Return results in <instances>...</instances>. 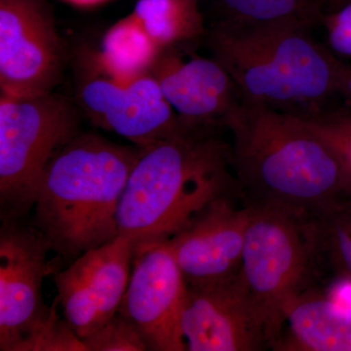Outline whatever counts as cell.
<instances>
[{"label":"cell","instance_id":"1","mask_svg":"<svg viewBox=\"0 0 351 351\" xmlns=\"http://www.w3.org/2000/svg\"><path fill=\"white\" fill-rule=\"evenodd\" d=\"M233 172L245 205L316 219L351 203V173L299 117L242 98L228 115Z\"/></svg>","mask_w":351,"mask_h":351},{"label":"cell","instance_id":"2","mask_svg":"<svg viewBox=\"0 0 351 351\" xmlns=\"http://www.w3.org/2000/svg\"><path fill=\"white\" fill-rule=\"evenodd\" d=\"M216 126L189 125L140 147L117 211L119 234L135 245L165 241L213 201L239 195L232 147Z\"/></svg>","mask_w":351,"mask_h":351},{"label":"cell","instance_id":"3","mask_svg":"<svg viewBox=\"0 0 351 351\" xmlns=\"http://www.w3.org/2000/svg\"><path fill=\"white\" fill-rule=\"evenodd\" d=\"M301 23L237 24L219 21L206 34L208 48L244 100L309 119L332 110L348 66L332 56Z\"/></svg>","mask_w":351,"mask_h":351},{"label":"cell","instance_id":"4","mask_svg":"<svg viewBox=\"0 0 351 351\" xmlns=\"http://www.w3.org/2000/svg\"><path fill=\"white\" fill-rule=\"evenodd\" d=\"M140 147L80 133L58 149L39 179L32 223L59 262L114 239L122 193Z\"/></svg>","mask_w":351,"mask_h":351},{"label":"cell","instance_id":"5","mask_svg":"<svg viewBox=\"0 0 351 351\" xmlns=\"http://www.w3.org/2000/svg\"><path fill=\"white\" fill-rule=\"evenodd\" d=\"M249 207L239 278L274 348L288 307L308 289L317 262L313 226L308 219L276 210Z\"/></svg>","mask_w":351,"mask_h":351},{"label":"cell","instance_id":"6","mask_svg":"<svg viewBox=\"0 0 351 351\" xmlns=\"http://www.w3.org/2000/svg\"><path fill=\"white\" fill-rule=\"evenodd\" d=\"M77 110L51 93L0 98V215L25 219L34 209L44 168L80 134Z\"/></svg>","mask_w":351,"mask_h":351},{"label":"cell","instance_id":"7","mask_svg":"<svg viewBox=\"0 0 351 351\" xmlns=\"http://www.w3.org/2000/svg\"><path fill=\"white\" fill-rule=\"evenodd\" d=\"M49 243L32 221H2L0 230V350L34 351L52 306L43 295Z\"/></svg>","mask_w":351,"mask_h":351},{"label":"cell","instance_id":"8","mask_svg":"<svg viewBox=\"0 0 351 351\" xmlns=\"http://www.w3.org/2000/svg\"><path fill=\"white\" fill-rule=\"evenodd\" d=\"M186 290L167 240L138 243L119 313L137 327L149 350L184 351L182 317Z\"/></svg>","mask_w":351,"mask_h":351},{"label":"cell","instance_id":"9","mask_svg":"<svg viewBox=\"0 0 351 351\" xmlns=\"http://www.w3.org/2000/svg\"><path fill=\"white\" fill-rule=\"evenodd\" d=\"M62 46L43 0H0L1 94H47L59 82Z\"/></svg>","mask_w":351,"mask_h":351},{"label":"cell","instance_id":"10","mask_svg":"<svg viewBox=\"0 0 351 351\" xmlns=\"http://www.w3.org/2000/svg\"><path fill=\"white\" fill-rule=\"evenodd\" d=\"M135 242L119 234L85 252L54 276L64 318L80 339L103 327L119 311L130 279Z\"/></svg>","mask_w":351,"mask_h":351},{"label":"cell","instance_id":"11","mask_svg":"<svg viewBox=\"0 0 351 351\" xmlns=\"http://www.w3.org/2000/svg\"><path fill=\"white\" fill-rule=\"evenodd\" d=\"M182 330L189 351H257L269 346L265 321L239 276L188 285Z\"/></svg>","mask_w":351,"mask_h":351},{"label":"cell","instance_id":"12","mask_svg":"<svg viewBox=\"0 0 351 351\" xmlns=\"http://www.w3.org/2000/svg\"><path fill=\"white\" fill-rule=\"evenodd\" d=\"M232 197L213 201L167 240L188 285L239 276L250 207L235 208Z\"/></svg>","mask_w":351,"mask_h":351},{"label":"cell","instance_id":"13","mask_svg":"<svg viewBox=\"0 0 351 351\" xmlns=\"http://www.w3.org/2000/svg\"><path fill=\"white\" fill-rule=\"evenodd\" d=\"M80 99L97 124L140 147L165 137L180 123L151 73L128 83L95 78L83 86Z\"/></svg>","mask_w":351,"mask_h":351},{"label":"cell","instance_id":"14","mask_svg":"<svg viewBox=\"0 0 351 351\" xmlns=\"http://www.w3.org/2000/svg\"><path fill=\"white\" fill-rule=\"evenodd\" d=\"M149 73L158 82L179 119L189 125L223 127L242 101L237 83L213 57L182 60L173 46H168Z\"/></svg>","mask_w":351,"mask_h":351},{"label":"cell","instance_id":"15","mask_svg":"<svg viewBox=\"0 0 351 351\" xmlns=\"http://www.w3.org/2000/svg\"><path fill=\"white\" fill-rule=\"evenodd\" d=\"M285 324L287 339L276 350L351 351V313L329 295L307 289L288 307Z\"/></svg>","mask_w":351,"mask_h":351},{"label":"cell","instance_id":"16","mask_svg":"<svg viewBox=\"0 0 351 351\" xmlns=\"http://www.w3.org/2000/svg\"><path fill=\"white\" fill-rule=\"evenodd\" d=\"M162 50L131 13L106 34L99 62L112 80L128 83L149 73Z\"/></svg>","mask_w":351,"mask_h":351},{"label":"cell","instance_id":"17","mask_svg":"<svg viewBox=\"0 0 351 351\" xmlns=\"http://www.w3.org/2000/svg\"><path fill=\"white\" fill-rule=\"evenodd\" d=\"M132 13L161 49L206 34L199 0H138Z\"/></svg>","mask_w":351,"mask_h":351},{"label":"cell","instance_id":"18","mask_svg":"<svg viewBox=\"0 0 351 351\" xmlns=\"http://www.w3.org/2000/svg\"><path fill=\"white\" fill-rule=\"evenodd\" d=\"M223 17L221 21L237 24L321 23L323 13L318 0H219Z\"/></svg>","mask_w":351,"mask_h":351},{"label":"cell","instance_id":"19","mask_svg":"<svg viewBox=\"0 0 351 351\" xmlns=\"http://www.w3.org/2000/svg\"><path fill=\"white\" fill-rule=\"evenodd\" d=\"M316 256L329 258L351 279V203L338 211L313 219Z\"/></svg>","mask_w":351,"mask_h":351},{"label":"cell","instance_id":"20","mask_svg":"<svg viewBox=\"0 0 351 351\" xmlns=\"http://www.w3.org/2000/svg\"><path fill=\"white\" fill-rule=\"evenodd\" d=\"M82 341L86 351L149 350L137 327L119 313Z\"/></svg>","mask_w":351,"mask_h":351},{"label":"cell","instance_id":"21","mask_svg":"<svg viewBox=\"0 0 351 351\" xmlns=\"http://www.w3.org/2000/svg\"><path fill=\"white\" fill-rule=\"evenodd\" d=\"M301 119L307 126L326 138L351 173L350 113L332 108L316 117Z\"/></svg>","mask_w":351,"mask_h":351},{"label":"cell","instance_id":"22","mask_svg":"<svg viewBox=\"0 0 351 351\" xmlns=\"http://www.w3.org/2000/svg\"><path fill=\"white\" fill-rule=\"evenodd\" d=\"M57 304L58 300L52 306V313L34 351H86L82 339L68 320L58 314Z\"/></svg>","mask_w":351,"mask_h":351},{"label":"cell","instance_id":"23","mask_svg":"<svg viewBox=\"0 0 351 351\" xmlns=\"http://www.w3.org/2000/svg\"><path fill=\"white\" fill-rule=\"evenodd\" d=\"M328 31L331 47L339 54L351 57V25L323 22Z\"/></svg>","mask_w":351,"mask_h":351},{"label":"cell","instance_id":"24","mask_svg":"<svg viewBox=\"0 0 351 351\" xmlns=\"http://www.w3.org/2000/svg\"><path fill=\"white\" fill-rule=\"evenodd\" d=\"M329 297L341 308L351 313V279L346 277L337 283Z\"/></svg>","mask_w":351,"mask_h":351},{"label":"cell","instance_id":"25","mask_svg":"<svg viewBox=\"0 0 351 351\" xmlns=\"http://www.w3.org/2000/svg\"><path fill=\"white\" fill-rule=\"evenodd\" d=\"M348 1L350 0H318L323 15L338 10L341 6L348 3Z\"/></svg>","mask_w":351,"mask_h":351},{"label":"cell","instance_id":"26","mask_svg":"<svg viewBox=\"0 0 351 351\" xmlns=\"http://www.w3.org/2000/svg\"><path fill=\"white\" fill-rule=\"evenodd\" d=\"M63 1L68 2V3L75 6L92 7L106 3V2L110 1V0H63Z\"/></svg>","mask_w":351,"mask_h":351},{"label":"cell","instance_id":"27","mask_svg":"<svg viewBox=\"0 0 351 351\" xmlns=\"http://www.w3.org/2000/svg\"><path fill=\"white\" fill-rule=\"evenodd\" d=\"M341 95L346 96L351 101V69L348 66L346 69L345 78H343V89Z\"/></svg>","mask_w":351,"mask_h":351},{"label":"cell","instance_id":"28","mask_svg":"<svg viewBox=\"0 0 351 351\" xmlns=\"http://www.w3.org/2000/svg\"></svg>","mask_w":351,"mask_h":351}]
</instances>
